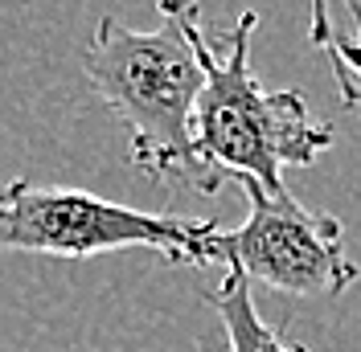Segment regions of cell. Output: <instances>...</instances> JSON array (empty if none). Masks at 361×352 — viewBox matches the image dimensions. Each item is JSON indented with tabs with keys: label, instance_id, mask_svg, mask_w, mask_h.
Segmentation results:
<instances>
[{
	"label": "cell",
	"instance_id": "7a4b0ae2",
	"mask_svg": "<svg viewBox=\"0 0 361 352\" xmlns=\"http://www.w3.org/2000/svg\"><path fill=\"white\" fill-rule=\"evenodd\" d=\"M259 13H243L226 42H209L202 17L193 21V45L205 66V87L193 115V148L205 172V193L226 180H255L267 193H288L283 168L312 164L333 148V127L312 119L300 90H267L250 70V33Z\"/></svg>",
	"mask_w": 361,
	"mask_h": 352
},
{
	"label": "cell",
	"instance_id": "52a82bcc",
	"mask_svg": "<svg viewBox=\"0 0 361 352\" xmlns=\"http://www.w3.org/2000/svg\"><path fill=\"white\" fill-rule=\"evenodd\" d=\"M308 37H312V45H320V49H329L333 45V21H329V0H312V25H308Z\"/></svg>",
	"mask_w": 361,
	"mask_h": 352
},
{
	"label": "cell",
	"instance_id": "8992f818",
	"mask_svg": "<svg viewBox=\"0 0 361 352\" xmlns=\"http://www.w3.org/2000/svg\"><path fill=\"white\" fill-rule=\"evenodd\" d=\"M349 13H353V25H357V42L333 37V45L324 54L333 62V78H337V87H341L345 107H361V4L357 0H349Z\"/></svg>",
	"mask_w": 361,
	"mask_h": 352
},
{
	"label": "cell",
	"instance_id": "277c9868",
	"mask_svg": "<svg viewBox=\"0 0 361 352\" xmlns=\"http://www.w3.org/2000/svg\"><path fill=\"white\" fill-rule=\"evenodd\" d=\"M247 193V221L222 230L218 263L283 295L337 299L357 283V263L345 254V225L333 213L300 205L292 193H267L255 180Z\"/></svg>",
	"mask_w": 361,
	"mask_h": 352
},
{
	"label": "cell",
	"instance_id": "6da1fadb",
	"mask_svg": "<svg viewBox=\"0 0 361 352\" xmlns=\"http://www.w3.org/2000/svg\"><path fill=\"white\" fill-rule=\"evenodd\" d=\"M157 29H128L119 17H99L82 49L90 90L128 127V160L152 180H185L205 193V172L193 148V115L205 87V66L193 45L197 0H157Z\"/></svg>",
	"mask_w": 361,
	"mask_h": 352
},
{
	"label": "cell",
	"instance_id": "5b68a950",
	"mask_svg": "<svg viewBox=\"0 0 361 352\" xmlns=\"http://www.w3.org/2000/svg\"><path fill=\"white\" fill-rule=\"evenodd\" d=\"M209 308L222 320L230 352H304L295 340H288L259 315L255 299H250V279L238 270H226L222 283L209 291Z\"/></svg>",
	"mask_w": 361,
	"mask_h": 352
},
{
	"label": "cell",
	"instance_id": "3957f363",
	"mask_svg": "<svg viewBox=\"0 0 361 352\" xmlns=\"http://www.w3.org/2000/svg\"><path fill=\"white\" fill-rule=\"evenodd\" d=\"M222 225L209 218L144 213L82 189L8 180L0 189V254H49V258H94L128 246L157 250L177 266L218 263Z\"/></svg>",
	"mask_w": 361,
	"mask_h": 352
}]
</instances>
